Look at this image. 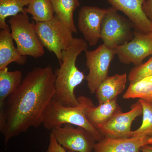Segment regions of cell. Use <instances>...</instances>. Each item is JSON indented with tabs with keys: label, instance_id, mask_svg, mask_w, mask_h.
I'll return each instance as SVG.
<instances>
[{
	"label": "cell",
	"instance_id": "23",
	"mask_svg": "<svg viewBox=\"0 0 152 152\" xmlns=\"http://www.w3.org/2000/svg\"><path fill=\"white\" fill-rule=\"evenodd\" d=\"M151 76L152 57L146 62L133 68L130 72L128 78L130 83H134Z\"/></svg>",
	"mask_w": 152,
	"mask_h": 152
},
{
	"label": "cell",
	"instance_id": "8",
	"mask_svg": "<svg viewBox=\"0 0 152 152\" xmlns=\"http://www.w3.org/2000/svg\"><path fill=\"white\" fill-rule=\"evenodd\" d=\"M57 142L67 151L92 152L96 142L94 136L81 127L65 124L51 130Z\"/></svg>",
	"mask_w": 152,
	"mask_h": 152
},
{
	"label": "cell",
	"instance_id": "18",
	"mask_svg": "<svg viewBox=\"0 0 152 152\" xmlns=\"http://www.w3.org/2000/svg\"><path fill=\"white\" fill-rule=\"evenodd\" d=\"M55 15L73 33L77 34L74 11L80 5L79 0H51Z\"/></svg>",
	"mask_w": 152,
	"mask_h": 152
},
{
	"label": "cell",
	"instance_id": "20",
	"mask_svg": "<svg viewBox=\"0 0 152 152\" xmlns=\"http://www.w3.org/2000/svg\"><path fill=\"white\" fill-rule=\"evenodd\" d=\"M123 97L126 99L138 98L152 102V76L130 83Z\"/></svg>",
	"mask_w": 152,
	"mask_h": 152
},
{
	"label": "cell",
	"instance_id": "1",
	"mask_svg": "<svg viewBox=\"0 0 152 152\" xmlns=\"http://www.w3.org/2000/svg\"><path fill=\"white\" fill-rule=\"evenodd\" d=\"M55 83L51 66L34 68L7 99L0 110V131L5 145L30 128L42 124L44 112L54 94Z\"/></svg>",
	"mask_w": 152,
	"mask_h": 152
},
{
	"label": "cell",
	"instance_id": "17",
	"mask_svg": "<svg viewBox=\"0 0 152 152\" xmlns=\"http://www.w3.org/2000/svg\"><path fill=\"white\" fill-rule=\"evenodd\" d=\"M23 80L20 71H10L8 68L0 70V110L4 109L6 100L18 89Z\"/></svg>",
	"mask_w": 152,
	"mask_h": 152
},
{
	"label": "cell",
	"instance_id": "26",
	"mask_svg": "<svg viewBox=\"0 0 152 152\" xmlns=\"http://www.w3.org/2000/svg\"><path fill=\"white\" fill-rule=\"evenodd\" d=\"M141 152H152V145L143 146L140 149Z\"/></svg>",
	"mask_w": 152,
	"mask_h": 152
},
{
	"label": "cell",
	"instance_id": "25",
	"mask_svg": "<svg viewBox=\"0 0 152 152\" xmlns=\"http://www.w3.org/2000/svg\"><path fill=\"white\" fill-rule=\"evenodd\" d=\"M142 9L147 18L152 22V0H145L143 4Z\"/></svg>",
	"mask_w": 152,
	"mask_h": 152
},
{
	"label": "cell",
	"instance_id": "16",
	"mask_svg": "<svg viewBox=\"0 0 152 152\" xmlns=\"http://www.w3.org/2000/svg\"><path fill=\"white\" fill-rule=\"evenodd\" d=\"M121 111L122 109L117 99H115L99 104L97 107L93 104L87 110L86 115L90 124L97 129L98 127L107 123Z\"/></svg>",
	"mask_w": 152,
	"mask_h": 152
},
{
	"label": "cell",
	"instance_id": "27",
	"mask_svg": "<svg viewBox=\"0 0 152 152\" xmlns=\"http://www.w3.org/2000/svg\"><path fill=\"white\" fill-rule=\"evenodd\" d=\"M67 152H77L72 151H67Z\"/></svg>",
	"mask_w": 152,
	"mask_h": 152
},
{
	"label": "cell",
	"instance_id": "22",
	"mask_svg": "<svg viewBox=\"0 0 152 152\" xmlns=\"http://www.w3.org/2000/svg\"><path fill=\"white\" fill-rule=\"evenodd\" d=\"M143 107L142 123L137 129L132 131L131 137H152V102L139 99Z\"/></svg>",
	"mask_w": 152,
	"mask_h": 152
},
{
	"label": "cell",
	"instance_id": "5",
	"mask_svg": "<svg viewBox=\"0 0 152 152\" xmlns=\"http://www.w3.org/2000/svg\"><path fill=\"white\" fill-rule=\"evenodd\" d=\"M36 32L44 47L56 55L60 61L64 50L72 44V32L55 15L50 20L35 23Z\"/></svg>",
	"mask_w": 152,
	"mask_h": 152
},
{
	"label": "cell",
	"instance_id": "9",
	"mask_svg": "<svg viewBox=\"0 0 152 152\" xmlns=\"http://www.w3.org/2000/svg\"><path fill=\"white\" fill-rule=\"evenodd\" d=\"M114 49L121 62L140 65L146 58L152 55V32L144 34L134 30L130 42Z\"/></svg>",
	"mask_w": 152,
	"mask_h": 152
},
{
	"label": "cell",
	"instance_id": "14",
	"mask_svg": "<svg viewBox=\"0 0 152 152\" xmlns=\"http://www.w3.org/2000/svg\"><path fill=\"white\" fill-rule=\"evenodd\" d=\"M13 39L9 26L0 31V70L8 68L11 63L15 62L20 65L26 62V56H22L15 47Z\"/></svg>",
	"mask_w": 152,
	"mask_h": 152
},
{
	"label": "cell",
	"instance_id": "3",
	"mask_svg": "<svg viewBox=\"0 0 152 152\" xmlns=\"http://www.w3.org/2000/svg\"><path fill=\"white\" fill-rule=\"evenodd\" d=\"M78 99V105L72 107L63 105L52 99L44 112L42 124L48 130L65 124L75 125L86 130L99 141L103 136L90 124L86 115L88 109L94 104L92 101L84 96Z\"/></svg>",
	"mask_w": 152,
	"mask_h": 152
},
{
	"label": "cell",
	"instance_id": "7",
	"mask_svg": "<svg viewBox=\"0 0 152 152\" xmlns=\"http://www.w3.org/2000/svg\"><path fill=\"white\" fill-rule=\"evenodd\" d=\"M85 53L86 65L89 70L86 79L90 92L95 94L99 86L107 77L109 68L116 52L115 49L102 44L94 50H87Z\"/></svg>",
	"mask_w": 152,
	"mask_h": 152
},
{
	"label": "cell",
	"instance_id": "13",
	"mask_svg": "<svg viewBox=\"0 0 152 152\" xmlns=\"http://www.w3.org/2000/svg\"><path fill=\"white\" fill-rule=\"evenodd\" d=\"M148 145H152L151 137L125 138L104 137L95 144L94 151V152H141V147Z\"/></svg>",
	"mask_w": 152,
	"mask_h": 152
},
{
	"label": "cell",
	"instance_id": "24",
	"mask_svg": "<svg viewBox=\"0 0 152 152\" xmlns=\"http://www.w3.org/2000/svg\"><path fill=\"white\" fill-rule=\"evenodd\" d=\"M47 152H67V151L57 142L54 136L51 133Z\"/></svg>",
	"mask_w": 152,
	"mask_h": 152
},
{
	"label": "cell",
	"instance_id": "12",
	"mask_svg": "<svg viewBox=\"0 0 152 152\" xmlns=\"http://www.w3.org/2000/svg\"><path fill=\"white\" fill-rule=\"evenodd\" d=\"M145 0H107L112 7L121 11L132 23L135 31L144 34L152 32V22L144 13Z\"/></svg>",
	"mask_w": 152,
	"mask_h": 152
},
{
	"label": "cell",
	"instance_id": "21",
	"mask_svg": "<svg viewBox=\"0 0 152 152\" xmlns=\"http://www.w3.org/2000/svg\"><path fill=\"white\" fill-rule=\"evenodd\" d=\"M30 0H0V28L9 27L6 20L8 17L16 15L25 12Z\"/></svg>",
	"mask_w": 152,
	"mask_h": 152
},
{
	"label": "cell",
	"instance_id": "4",
	"mask_svg": "<svg viewBox=\"0 0 152 152\" xmlns=\"http://www.w3.org/2000/svg\"><path fill=\"white\" fill-rule=\"evenodd\" d=\"M8 22L11 34L20 54L34 58L43 56V45L36 32L35 24L30 22L27 13L24 12L11 17Z\"/></svg>",
	"mask_w": 152,
	"mask_h": 152
},
{
	"label": "cell",
	"instance_id": "2",
	"mask_svg": "<svg viewBox=\"0 0 152 152\" xmlns=\"http://www.w3.org/2000/svg\"><path fill=\"white\" fill-rule=\"evenodd\" d=\"M88 48L86 41L74 38L71 46L63 51L60 67L55 72V93L53 99L67 107L80 104L75 94L76 87L86 79L85 75L76 66L79 55Z\"/></svg>",
	"mask_w": 152,
	"mask_h": 152
},
{
	"label": "cell",
	"instance_id": "6",
	"mask_svg": "<svg viewBox=\"0 0 152 152\" xmlns=\"http://www.w3.org/2000/svg\"><path fill=\"white\" fill-rule=\"evenodd\" d=\"M133 28L134 25L130 20L121 15L118 10L111 7L107 9L103 20L101 39L105 45L114 49L132 39Z\"/></svg>",
	"mask_w": 152,
	"mask_h": 152
},
{
	"label": "cell",
	"instance_id": "10",
	"mask_svg": "<svg viewBox=\"0 0 152 152\" xmlns=\"http://www.w3.org/2000/svg\"><path fill=\"white\" fill-rule=\"evenodd\" d=\"M143 107L139 100L131 106L130 110L118 113L97 130L104 137L113 138L131 137L132 123L137 117L142 115Z\"/></svg>",
	"mask_w": 152,
	"mask_h": 152
},
{
	"label": "cell",
	"instance_id": "15",
	"mask_svg": "<svg viewBox=\"0 0 152 152\" xmlns=\"http://www.w3.org/2000/svg\"><path fill=\"white\" fill-rule=\"evenodd\" d=\"M126 82V74L107 76L95 92L99 104L117 99L118 96L124 90Z\"/></svg>",
	"mask_w": 152,
	"mask_h": 152
},
{
	"label": "cell",
	"instance_id": "19",
	"mask_svg": "<svg viewBox=\"0 0 152 152\" xmlns=\"http://www.w3.org/2000/svg\"><path fill=\"white\" fill-rule=\"evenodd\" d=\"M25 12L31 15L36 23L49 21L55 15L51 0H30Z\"/></svg>",
	"mask_w": 152,
	"mask_h": 152
},
{
	"label": "cell",
	"instance_id": "11",
	"mask_svg": "<svg viewBox=\"0 0 152 152\" xmlns=\"http://www.w3.org/2000/svg\"><path fill=\"white\" fill-rule=\"evenodd\" d=\"M107 9L94 6H84L79 12L78 28L85 41L95 45L101 39L102 23Z\"/></svg>",
	"mask_w": 152,
	"mask_h": 152
}]
</instances>
